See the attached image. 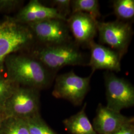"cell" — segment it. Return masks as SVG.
Masks as SVG:
<instances>
[{"label": "cell", "mask_w": 134, "mask_h": 134, "mask_svg": "<svg viewBox=\"0 0 134 134\" xmlns=\"http://www.w3.org/2000/svg\"><path fill=\"white\" fill-rule=\"evenodd\" d=\"M19 0H0V13H10L16 9L23 3Z\"/></svg>", "instance_id": "obj_20"}, {"label": "cell", "mask_w": 134, "mask_h": 134, "mask_svg": "<svg viewBox=\"0 0 134 134\" xmlns=\"http://www.w3.org/2000/svg\"><path fill=\"white\" fill-rule=\"evenodd\" d=\"M50 71L56 72L63 67L87 66L88 59L73 41L53 46H42L31 54Z\"/></svg>", "instance_id": "obj_2"}, {"label": "cell", "mask_w": 134, "mask_h": 134, "mask_svg": "<svg viewBox=\"0 0 134 134\" xmlns=\"http://www.w3.org/2000/svg\"><path fill=\"white\" fill-rule=\"evenodd\" d=\"M97 34L99 43L109 46L123 58L128 52L134 31L129 22L117 19L107 22L98 21Z\"/></svg>", "instance_id": "obj_5"}, {"label": "cell", "mask_w": 134, "mask_h": 134, "mask_svg": "<svg viewBox=\"0 0 134 134\" xmlns=\"http://www.w3.org/2000/svg\"><path fill=\"white\" fill-rule=\"evenodd\" d=\"M112 8L118 20L129 22L134 19V0L113 1Z\"/></svg>", "instance_id": "obj_16"}, {"label": "cell", "mask_w": 134, "mask_h": 134, "mask_svg": "<svg viewBox=\"0 0 134 134\" xmlns=\"http://www.w3.org/2000/svg\"><path fill=\"white\" fill-rule=\"evenodd\" d=\"M88 48L90 50V56L87 66L91 68L92 72L98 70L111 72L121 71L122 57L114 50L94 41L89 44Z\"/></svg>", "instance_id": "obj_10"}, {"label": "cell", "mask_w": 134, "mask_h": 134, "mask_svg": "<svg viewBox=\"0 0 134 134\" xmlns=\"http://www.w3.org/2000/svg\"><path fill=\"white\" fill-rule=\"evenodd\" d=\"M5 118V116L4 115L3 113L0 114V129H1V126H2V122H3V120H4Z\"/></svg>", "instance_id": "obj_22"}, {"label": "cell", "mask_w": 134, "mask_h": 134, "mask_svg": "<svg viewBox=\"0 0 134 134\" xmlns=\"http://www.w3.org/2000/svg\"><path fill=\"white\" fill-rule=\"evenodd\" d=\"M4 66L6 77L11 81L38 90L50 85L55 73L31 55L12 54L5 59Z\"/></svg>", "instance_id": "obj_1"}, {"label": "cell", "mask_w": 134, "mask_h": 134, "mask_svg": "<svg viewBox=\"0 0 134 134\" xmlns=\"http://www.w3.org/2000/svg\"><path fill=\"white\" fill-rule=\"evenodd\" d=\"M94 72L86 77L77 76L73 71L56 77L52 96L58 99L69 101L73 105H81L89 91L91 77Z\"/></svg>", "instance_id": "obj_6"}, {"label": "cell", "mask_w": 134, "mask_h": 134, "mask_svg": "<svg viewBox=\"0 0 134 134\" xmlns=\"http://www.w3.org/2000/svg\"><path fill=\"white\" fill-rule=\"evenodd\" d=\"M2 74L0 72V105L3 108L5 101L19 85L11 81Z\"/></svg>", "instance_id": "obj_18"}, {"label": "cell", "mask_w": 134, "mask_h": 134, "mask_svg": "<svg viewBox=\"0 0 134 134\" xmlns=\"http://www.w3.org/2000/svg\"><path fill=\"white\" fill-rule=\"evenodd\" d=\"M39 108L38 90L18 86L5 101L3 113L5 118L26 119L39 114Z\"/></svg>", "instance_id": "obj_4"}, {"label": "cell", "mask_w": 134, "mask_h": 134, "mask_svg": "<svg viewBox=\"0 0 134 134\" xmlns=\"http://www.w3.org/2000/svg\"><path fill=\"white\" fill-rule=\"evenodd\" d=\"M111 134H134V120L124 125Z\"/></svg>", "instance_id": "obj_21"}, {"label": "cell", "mask_w": 134, "mask_h": 134, "mask_svg": "<svg viewBox=\"0 0 134 134\" xmlns=\"http://www.w3.org/2000/svg\"><path fill=\"white\" fill-rule=\"evenodd\" d=\"M34 40L28 25L19 24L10 17L0 21V72L5 70L6 58L30 47Z\"/></svg>", "instance_id": "obj_3"}, {"label": "cell", "mask_w": 134, "mask_h": 134, "mask_svg": "<svg viewBox=\"0 0 134 134\" xmlns=\"http://www.w3.org/2000/svg\"><path fill=\"white\" fill-rule=\"evenodd\" d=\"M71 10L72 14H88L97 20L101 16L99 3L97 0H72L71 1Z\"/></svg>", "instance_id": "obj_15"}, {"label": "cell", "mask_w": 134, "mask_h": 134, "mask_svg": "<svg viewBox=\"0 0 134 134\" xmlns=\"http://www.w3.org/2000/svg\"><path fill=\"white\" fill-rule=\"evenodd\" d=\"M98 20L83 13H72L67 19V25L72 39L78 46L87 47L97 34Z\"/></svg>", "instance_id": "obj_9"}, {"label": "cell", "mask_w": 134, "mask_h": 134, "mask_svg": "<svg viewBox=\"0 0 134 134\" xmlns=\"http://www.w3.org/2000/svg\"><path fill=\"white\" fill-rule=\"evenodd\" d=\"M1 113H3V108L0 105V114Z\"/></svg>", "instance_id": "obj_23"}, {"label": "cell", "mask_w": 134, "mask_h": 134, "mask_svg": "<svg viewBox=\"0 0 134 134\" xmlns=\"http://www.w3.org/2000/svg\"><path fill=\"white\" fill-rule=\"evenodd\" d=\"M36 39L43 46H53L73 41L66 21L50 19L28 24Z\"/></svg>", "instance_id": "obj_8"}, {"label": "cell", "mask_w": 134, "mask_h": 134, "mask_svg": "<svg viewBox=\"0 0 134 134\" xmlns=\"http://www.w3.org/2000/svg\"><path fill=\"white\" fill-rule=\"evenodd\" d=\"M30 134H58L41 117L40 114L25 119Z\"/></svg>", "instance_id": "obj_17"}, {"label": "cell", "mask_w": 134, "mask_h": 134, "mask_svg": "<svg viewBox=\"0 0 134 134\" xmlns=\"http://www.w3.org/2000/svg\"><path fill=\"white\" fill-rule=\"evenodd\" d=\"M133 120V117H126L120 112L112 110L99 103L96 109L92 126L97 134H111Z\"/></svg>", "instance_id": "obj_12"}, {"label": "cell", "mask_w": 134, "mask_h": 134, "mask_svg": "<svg viewBox=\"0 0 134 134\" xmlns=\"http://www.w3.org/2000/svg\"><path fill=\"white\" fill-rule=\"evenodd\" d=\"M0 134H30V132L25 119L9 117L3 120Z\"/></svg>", "instance_id": "obj_14"}, {"label": "cell", "mask_w": 134, "mask_h": 134, "mask_svg": "<svg viewBox=\"0 0 134 134\" xmlns=\"http://www.w3.org/2000/svg\"><path fill=\"white\" fill-rule=\"evenodd\" d=\"M106 106L118 112L134 105V87L124 78L117 76L113 72L104 74Z\"/></svg>", "instance_id": "obj_7"}, {"label": "cell", "mask_w": 134, "mask_h": 134, "mask_svg": "<svg viewBox=\"0 0 134 134\" xmlns=\"http://www.w3.org/2000/svg\"><path fill=\"white\" fill-rule=\"evenodd\" d=\"M14 19L20 24H28L50 19H61L67 21V19L60 14L53 8L43 5L38 0H31L21 8Z\"/></svg>", "instance_id": "obj_11"}, {"label": "cell", "mask_w": 134, "mask_h": 134, "mask_svg": "<svg viewBox=\"0 0 134 134\" xmlns=\"http://www.w3.org/2000/svg\"><path fill=\"white\" fill-rule=\"evenodd\" d=\"M86 103L76 114L63 121L67 130L72 134H97L86 112Z\"/></svg>", "instance_id": "obj_13"}, {"label": "cell", "mask_w": 134, "mask_h": 134, "mask_svg": "<svg viewBox=\"0 0 134 134\" xmlns=\"http://www.w3.org/2000/svg\"><path fill=\"white\" fill-rule=\"evenodd\" d=\"M50 3V7L55 9L67 19L72 14L71 0H52Z\"/></svg>", "instance_id": "obj_19"}]
</instances>
